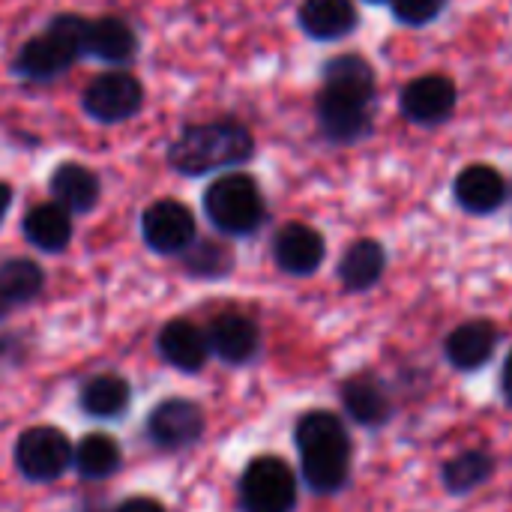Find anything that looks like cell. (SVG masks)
I'll list each match as a JSON object with an SVG mask.
<instances>
[{
	"label": "cell",
	"instance_id": "cell-5",
	"mask_svg": "<svg viewBox=\"0 0 512 512\" xmlns=\"http://www.w3.org/2000/svg\"><path fill=\"white\" fill-rule=\"evenodd\" d=\"M144 99V84L120 66L87 81L81 93V108L90 120L102 126H117L132 120L144 108Z\"/></svg>",
	"mask_w": 512,
	"mask_h": 512
},
{
	"label": "cell",
	"instance_id": "cell-32",
	"mask_svg": "<svg viewBox=\"0 0 512 512\" xmlns=\"http://www.w3.org/2000/svg\"><path fill=\"white\" fill-rule=\"evenodd\" d=\"M504 396L512 405V351L510 357H507V363H504Z\"/></svg>",
	"mask_w": 512,
	"mask_h": 512
},
{
	"label": "cell",
	"instance_id": "cell-6",
	"mask_svg": "<svg viewBox=\"0 0 512 512\" xmlns=\"http://www.w3.org/2000/svg\"><path fill=\"white\" fill-rule=\"evenodd\" d=\"M240 507L243 512H294V471L276 456H261L249 462V468L240 477Z\"/></svg>",
	"mask_w": 512,
	"mask_h": 512
},
{
	"label": "cell",
	"instance_id": "cell-7",
	"mask_svg": "<svg viewBox=\"0 0 512 512\" xmlns=\"http://www.w3.org/2000/svg\"><path fill=\"white\" fill-rule=\"evenodd\" d=\"M198 237L192 210L177 198H159L141 213V240L156 255H183Z\"/></svg>",
	"mask_w": 512,
	"mask_h": 512
},
{
	"label": "cell",
	"instance_id": "cell-25",
	"mask_svg": "<svg viewBox=\"0 0 512 512\" xmlns=\"http://www.w3.org/2000/svg\"><path fill=\"white\" fill-rule=\"evenodd\" d=\"M45 288V273L30 258H9L0 264V297L6 306H24Z\"/></svg>",
	"mask_w": 512,
	"mask_h": 512
},
{
	"label": "cell",
	"instance_id": "cell-19",
	"mask_svg": "<svg viewBox=\"0 0 512 512\" xmlns=\"http://www.w3.org/2000/svg\"><path fill=\"white\" fill-rule=\"evenodd\" d=\"M456 201L468 213H477V216L495 213L507 201V180L492 165H483V162L468 165L456 177Z\"/></svg>",
	"mask_w": 512,
	"mask_h": 512
},
{
	"label": "cell",
	"instance_id": "cell-20",
	"mask_svg": "<svg viewBox=\"0 0 512 512\" xmlns=\"http://www.w3.org/2000/svg\"><path fill=\"white\" fill-rule=\"evenodd\" d=\"M321 78H324L321 90H330V93H339V96H348V99H360V102H369V105H372V99L378 93L375 69L360 54L330 57L324 63V69H321Z\"/></svg>",
	"mask_w": 512,
	"mask_h": 512
},
{
	"label": "cell",
	"instance_id": "cell-9",
	"mask_svg": "<svg viewBox=\"0 0 512 512\" xmlns=\"http://www.w3.org/2000/svg\"><path fill=\"white\" fill-rule=\"evenodd\" d=\"M456 84L447 75H420L402 90V114L420 126H438L456 111Z\"/></svg>",
	"mask_w": 512,
	"mask_h": 512
},
{
	"label": "cell",
	"instance_id": "cell-1",
	"mask_svg": "<svg viewBox=\"0 0 512 512\" xmlns=\"http://www.w3.org/2000/svg\"><path fill=\"white\" fill-rule=\"evenodd\" d=\"M255 156V135L234 117L189 123L168 144L165 162L180 177H207L240 171Z\"/></svg>",
	"mask_w": 512,
	"mask_h": 512
},
{
	"label": "cell",
	"instance_id": "cell-29",
	"mask_svg": "<svg viewBox=\"0 0 512 512\" xmlns=\"http://www.w3.org/2000/svg\"><path fill=\"white\" fill-rule=\"evenodd\" d=\"M390 6H393V15L402 24L423 27V24H429L432 18L441 15V9L447 6V0H390Z\"/></svg>",
	"mask_w": 512,
	"mask_h": 512
},
{
	"label": "cell",
	"instance_id": "cell-34",
	"mask_svg": "<svg viewBox=\"0 0 512 512\" xmlns=\"http://www.w3.org/2000/svg\"><path fill=\"white\" fill-rule=\"evenodd\" d=\"M369 3H390V0H369Z\"/></svg>",
	"mask_w": 512,
	"mask_h": 512
},
{
	"label": "cell",
	"instance_id": "cell-23",
	"mask_svg": "<svg viewBox=\"0 0 512 512\" xmlns=\"http://www.w3.org/2000/svg\"><path fill=\"white\" fill-rule=\"evenodd\" d=\"M384 267H387L384 246L378 240L363 237L345 249L339 261V279L348 291H369L384 276Z\"/></svg>",
	"mask_w": 512,
	"mask_h": 512
},
{
	"label": "cell",
	"instance_id": "cell-33",
	"mask_svg": "<svg viewBox=\"0 0 512 512\" xmlns=\"http://www.w3.org/2000/svg\"><path fill=\"white\" fill-rule=\"evenodd\" d=\"M6 309H9V306H6V300H3V297H0V318H3V315H6Z\"/></svg>",
	"mask_w": 512,
	"mask_h": 512
},
{
	"label": "cell",
	"instance_id": "cell-12",
	"mask_svg": "<svg viewBox=\"0 0 512 512\" xmlns=\"http://www.w3.org/2000/svg\"><path fill=\"white\" fill-rule=\"evenodd\" d=\"M324 237L306 222H288L273 237V258L288 276H312L324 264Z\"/></svg>",
	"mask_w": 512,
	"mask_h": 512
},
{
	"label": "cell",
	"instance_id": "cell-22",
	"mask_svg": "<svg viewBox=\"0 0 512 512\" xmlns=\"http://www.w3.org/2000/svg\"><path fill=\"white\" fill-rule=\"evenodd\" d=\"M342 405L360 426H384L393 414L390 396L372 375H357L342 387Z\"/></svg>",
	"mask_w": 512,
	"mask_h": 512
},
{
	"label": "cell",
	"instance_id": "cell-14",
	"mask_svg": "<svg viewBox=\"0 0 512 512\" xmlns=\"http://www.w3.org/2000/svg\"><path fill=\"white\" fill-rule=\"evenodd\" d=\"M138 54V33L135 27L120 15H99L87 24V42L84 57H93L111 69L126 66Z\"/></svg>",
	"mask_w": 512,
	"mask_h": 512
},
{
	"label": "cell",
	"instance_id": "cell-16",
	"mask_svg": "<svg viewBox=\"0 0 512 512\" xmlns=\"http://www.w3.org/2000/svg\"><path fill=\"white\" fill-rule=\"evenodd\" d=\"M159 354L165 363H171L180 372H198L204 369L207 357H210V345H207V330H201L195 321L189 318H174L159 330Z\"/></svg>",
	"mask_w": 512,
	"mask_h": 512
},
{
	"label": "cell",
	"instance_id": "cell-27",
	"mask_svg": "<svg viewBox=\"0 0 512 512\" xmlns=\"http://www.w3.org/2000/svg\"><path fill=\"white\" fill-rule=\"evenodd\" d=\"M186 273L198 279H222L234 270V252L216 237H195V243L180 255Z\"/></svg>",
	"mask_w": 512,
	"mask_h": 512
},
{
	"label": "cell",
	"instance_id": "cell-3",
	"mask_svg": "<svg viewBox=\"0 0 512 512\" xmlns=\"http://www.w3.org/2000/svg\"><path fill=\"white\" fill-rule=\"evenodd\" d=\"M87 24L90 18L78 12H60L54 15L42 33L30 36L12 57V72L21 81L30 84H48L57 81L75 60L84 57L87 42Z\"/></svg>",
	"mask_w": 512,
	"mask_h": 512
},
{
	"label": "cell",
	"instance_id": "cell-10",
	"mask_svg": "<svg viewBox=\"0 0 512 512\" xmlns=\"http://www.w3.org/2000/svg\"><path fill=\"white\" fill-rule=\"evenodd\" d=\"M147 435L162 450L192 447L204 435V411L189 399H168L153 408Z\"/></svg>",
	"mask_w": 512,
	"mask_h": 512
},
{
	"label": "cell",
	"instance_id": "cell-8",
	"mask_svg": "<svg viewBox=\"0 0 512 512\" xmlns=\"http://www.w3.org/2000/svg\"><path fill=\"white\" fill-rule=\"evenodd\" d=\"M15 465L33 483H51L72 465V444L60 429L33 426L15 444Z\"/></svg>",
	"mask_w": 512,
	"mask_h": 512
},
{
	"label": "cell",
	"instance_id": "cell-15",
	"mask_svg": "<svg viewBox=\"0 0 512 512\" xmlns=\"http://www.w3.org/2000/svg\"><path fill=\"white\" fill-rule=\"evenodd\" d=\"M48 192L51 201H57L63 210H69L72 216H84L99 204L102 180L93 168L81 162H60L48 177Z\"/></svg>",
	"mask_w": 512,
	"mask_h": 512
},
{
	"label": "cell",
	"instance_id": "cell-31",
	"mask_svg": "<svg viewBox=\"0 0 512 512\" xmlns=\"http://www.w3.org/2000/svg\"><path fill=\"white\" fill-rule=\"evenodd\" d=\"M9 207H12V186L6 180H0V225L9 213Z\"/></svg>",
	"mask_w": 512,
	"mask_h": 512
},
{
	"label": "cell",
	"instance_id": "cell-4",
	"mask_svg": "<svg viewBox=\"0 0 512 512\" xmlns=\"http://www.w3.org/2000/svg\"><path fill=\"white\" fill-rule=\"evenodd\" d=\"M204 216L225 237H252L267 222V201L246 171H225L204 189Z\"/></svg>",
	"mask_w": 512,
	"mask_h": 512
},
{
	"label": "cell",
	"instance_id": "cell-2",
	"mask_svg": "<svg viewBox=\"0 0 512 512\" xmlns=\"http://www.w3.org/2000/svg\"><path fill=\"white\" fill-rule=\"evenodd\" d=\"M303 480L312 492L333 495L348 483L351 471V441L342 420L330 411H312L297 423L294 432Z\"/></svg>",
	"mask_w": 512,
	"mask_h": 512
},
{
	"label": "cell",
	"instance_id": "cell-18",
	"mask_svg": "<svg viewBox=\"0 0 512 512\" xmlns=\"http://www.w3.org/2000/svg\"><path fill=\"white\" fill-rule=\"evenodd\" d=\"M297 21L306 36L318 42H336L354 33L357 6L354 0H303L297 9Z\"/></svg>",
	"mask_w": 512,
	"mask_h": 512
},
{
	"label": "cell",
	"instance_id": "cell-17",
	"mask_svg": "<svg viewBox=\"0 0 512 512\" xmlns=\"http://www.w3.org/2000/svg\"><path fill=\"white\" fill-rule=\"evenodd\" d=\"M21 234H24V240L33 249L48 252V255H57V252H63L72 243V234H75L72 213L63 210L57 201L33 204L27 210L24 222H21Z\"/></svg>",
	"mask_w": 512,
	"mask_h": 512
},
{
	"label": "cell",
	"instance_id": "cell-28",
	"mask_svg": "<svg viewBox=\"0 0 512 512\" xmlns=\"http://www.w3.org/2000/svg\"><path fill=\"white\" fill-rule=\"evenodd\" d=\"M495 471V462L489 453L483 450H468L462 456H456L453 462L444 465V483L450 492L456 495H465L471 489H477L480 483H486Z\"/></svg>",
	"mask_w": 512,
	"mask_h": 512
},
{
	"label": "cell",
	"instance_id": "cell-13",
	"mask_svg": "<svg viewBox=\"0 0 512 512\" xmlns=\"http://www.w3.org/2000/svg\"><path fill=\"white\" fill-rule=\"evenodd\" d=\"M207 345H210V354H216L222 363L240 366L258 354L261 330L243 312H222L207 327Z\"/></svg>",
	"mask_w": 512,
	"mask_h": 512
},
{
	"label": "cell",
	"instance_id": "cell-30",
	"mask_svg": "<svg viewBox=\"0 0 512 512\" xmlns=\"http://www.w3.org/2000/svg\"><path fill=\"white\" fill-rule=\"evenodd\" d=\"M117 512H165V507L150 498H129L117 507Z\"/></svg>",
	"mask_w": 512,
	"mask_h": 512
},
{
	"label": "cell",
	"instance_id": "cell-26",
	"mask_svg": "<svg viewBox=\"0 0 512 512\" xmlns=\"http://www.w3.org/2000/svg\"><path fill=\"white\" fill-rule=\"evenodd\" d=\"M120 447L114 438L108 435H87L81 438V444L72 450V462H75V471L84 477V480H105L111 477L117 468H120Z\"/></svg>",
	"mask_w": 512,
	"mask_h": 512
},
{
	"label": "cell",
	"instance_id": "cell-11",
	"mask_svg": "<svg viewBox=\"0 0 512 512\" xmlns=\"http://www.w3.org/2000/svg\"><path fill=\"white\" fill-rule=\"evenodd\" d=\"M315 114H318V129L333 144H354L363 135H369V129H372L369 102L348 99V96H339L330 90L318 93Z\"/></svg>",
	"mask_w": 512,
	"mask_h": 512
},
{
	"label": "cell",
	"instance_id": "cell-24",
	"mask_svg": "<svg viewBox=\"0 0 512 512\" xmlns=\"http://www.w3.org/2000/svg\"><path fill=\"white\" fill-rule=\"evenodd\" d=\"M129 384L126 378L120 375H93L84 381L81 393H78V402H81V411L96 417V420H108V417H117L129 408Z\"/></svg>",
	"mask_w": 512,
	"mask_h": 512
},
{
	"label": "cell",
	"instance_id": "cell-21",
	"mask_svg": "<svg viewBox=\"0 0 512 512\" xmlns=\"http://www.w3.org/2000/svg\"><path fill=\"white\" fill-rule=\"evenodd\" d=\"M495 348H498V330L489 321H468V324L456 327L444 342L447 360L462 372L486 366L492 360Z\"/></svg>",
	"mask_w": 512,
	"mask_h": 512
}]
</instances>
